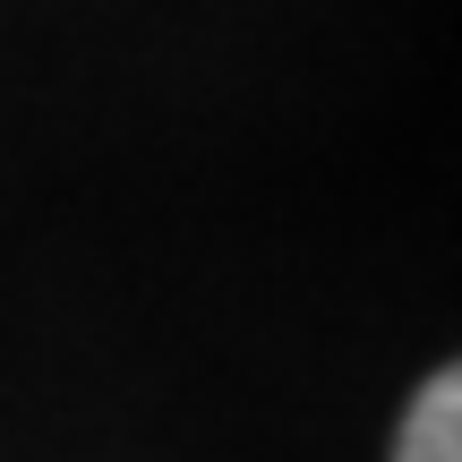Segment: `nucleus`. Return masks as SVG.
<instances>
[{"label":"nucleus","instance_id":"f257e3e1","mask_svg":"<svg viewBox=\"0 0 462 462\" xmlns=\"http://www.w3.org/2000/svg\"><path fill=\"white\" fill-rule=\"evenodd\" d=\"M394 462H462V377L454 368H437V377L411 394L402 437H394Z\"/></svg>","mask_w":462,"mask_h":462}]
</instances>
